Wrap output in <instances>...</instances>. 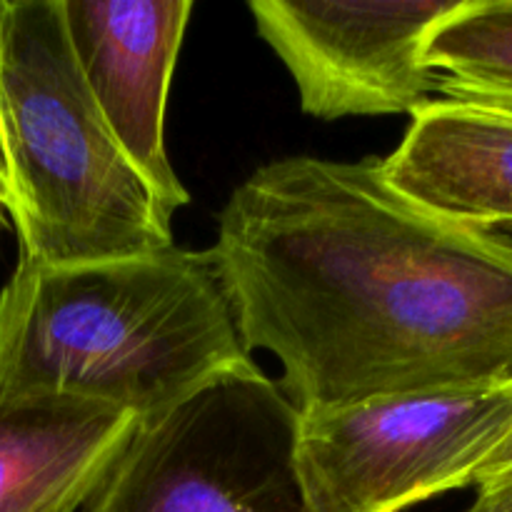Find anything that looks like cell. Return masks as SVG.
<instances>
[{
  "label": "cell",
  "instance_id": "obj_3",
  "mask_svg": "<svg viewBox=\"0 0 512 512\" xmlns=\"http://www.w3.org/2000/svg\"><path fill=\"white\" fill-rule=\"evenodd\" d=\"M0 163L23 258L83 265L175 245L85 83L63 0H0Z\"/></svg>",
  "mask_w": 512,
  "mask_h": 512
},
{
  "label": "cell",
  "instance_id": "obj_5",
  "mask_svg": "<svg viewBox=\"0 0 512 512\" xmlns=\"http://www.w3.org/2000/svg\"><path fill=\"white\" fill-rule=\"evenodd\" d=\"M512 430V383L300 413L295 463L313 512H400L475 485Z\"/></svg>",
  "mask_w": 512,
  "mask_h": 512
},
{
  "label": "cell",
  "instance_id": "obj_8",
  "mask_svg": "<svg viewBox=\"0 0 512 512\" xmlns=\"http://www.w3.org/2000/svg\"><path fill=\"white\" fill-rule=\"evenodd\" d=\"M138 425L68 395L0 403V512H83Z\"/></svg>",
  "mask_w": 512,
  "mask_h": 512
},
{
  "label": "cell",
  "instance_id": "obj_7",
  "mask_svg": "<svg viewBox=\"0 0 512 512\" xmlns=\"http://www.w3.org/2000/svg\"><path fill=\"white\" fill-rule=\"evenodd\" d=\"M63 8L90 93L173 218L190 195L165 150V105L193 0H63Z\"/></svg>",
  "mask_w": 512,
  "mask_h": 512
},
{
  "label": "cell",
  "instance_id": "obj_11",
  "mask_svg": "<svg viewBox=\"0 0 512 512\" xmlns=\"http://www.w3.org/2000/svg\"><path fill=\"white\" fill-rule=\"evenodd\" d=\"M478 498L465 512H512V468L475 485Z\"/></svg>",
  "mask_w": 512,
  "mask_h": 512
},
{
  "label": "cell",
  "instance_id": "obj_9",
  "mask_svg": "<svg viewBox=\"0 0 512 512\" xmlns=\"http://www.w3.org/2000/svg\"><path fill=\"white\" fill-rule=\"evenodd\" d=\"M383 158L390 183L418 203L512 235V113L430 100Z\"/></svg>",
  "mask_w": 512,
  "mask_h": 512
},
{
  "label": "cell",
  "instance_id": "obj_12",
  "mask_svg": "<svg viewBox=\"0 0 512 512\" xmlns=\"http://www.w3.org/2000/svg\"><path fill=\"white\" fill-rule=\"evenodd\" d=\"M508 468H512V430L505 435L503 443L495 448V453L485 460V465L480 468V473L475 475V485L483 483V480H488V478H493V475L503 473V470H508Z\"/></svg>",
  "mask_w": 512,
  "mask_h": 512
},
{
  "label": "cell",
  "instance_id": "obj_4",
  "mask_svg": "<svg viewBox=\"0 0 512 512\" xmlns=\"http://www.w3.org/2000/svg\"><path fill=\"white\" fill-rule=\"evenodd\" d=\"M300 410L255 363L143 420L83 512H313Z\"/></svg>",
  "mask_w": 512,
  "mask_h": 512
},
{
  "label": "cell",
  "instance_id": "obj_1",
  "mask_svg": "<svg viewBox=\"0 0 512 512\" xmlns=\"http://www.w3.org/2000/svg\"><path fill=\"white\" fill-rule=\"evenodd\" d=\"M210 253L300 413L512 383V235L418 203L380 158L263 165Z\"/></svg>",
  "mask_w": 512,
  "mask_h": 512
},
{
  "label": "cell",
  "instance_id": "obj_10",
  "mask_svg": "<svg viewBox=\"0 0 512 512\" xmlns=\"http://www.w3.org/2000/svg\"><path fill=\"white\" fill-rule=\"evenodd\" d=\"M425 63L448 100L512 105V0H458L425 38Z\"/></svg>",
  "mask_w": 512,
  "mask_h": 512
},
{
  "label": "cell",
  "instance_id": "obj_2",
  "mask_svg": "<svg viewBox=\"0 0 512 512\" xmlns=\"http://www.w3.org/2000/svg\"><path fill=\"white\" fill-rule=\"evenodd\" d=\"M250 363L210 248L83 265L18 255L0 290V403L68 395L143 423Z\"/></svg>",
  "mask_w": 512,
  "mask_h": 512
},
{
  "label": "cell",
  "instance_id": "obj_13",
  "mask_svg": "<svg viewBox=\"0 0 512 512\" xmlns=\"http://www.w3.org/2000/svg\"><path fill=\"white\" fill-rule=\"evenodd\" d=\"M10 223V193H8V180H5L3 163H0V233H3Z\"/></svg>",
  "mask_w": 512,
  "mask_h": 512
},
{
  "label": "cell",
  "instance_id": "obj_6",
  "mask_svg": "<svg viewBox=\"0 0 512 512\" xmlns=\"http://www.w3.org/2000/svg\"><path fill=\"white\" fill-rule=\"evenodd\" d=\"M458 0H250L260 38L293 75L303 113L415 115L438 93L425 38Z\"/></svg>",
  "mask_w": 512,
  "mask_h": 512
}]
</instances>
